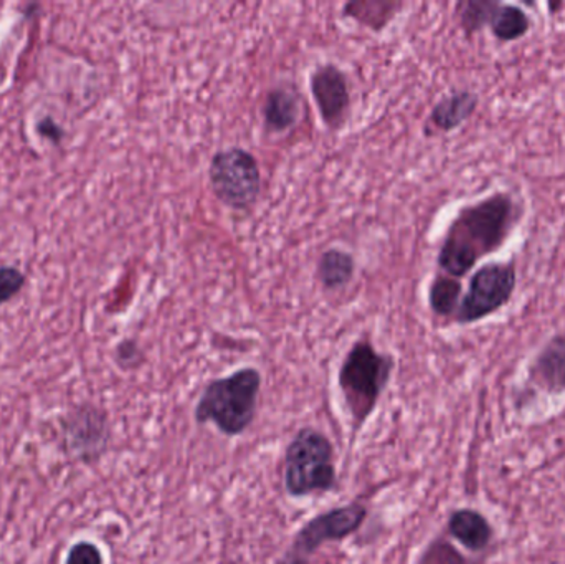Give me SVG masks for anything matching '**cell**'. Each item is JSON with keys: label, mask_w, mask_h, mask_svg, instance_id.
<instances>
[{"label": "cell", "mask_w": 565, "mask_h": 564, "mask_svg": "<svg viewBox=\"0 0 565 564\" xmlns=\"http://www.w3.org/2000/svg\"><path fill=\"white\" fill-rule=\"evenodd\" d=\"M520 217L521 207L508 192H494L460 209L438 251L441 274L458 280L467 277L481 258L503 247Z\"/></svg>", "instance_id": "6da1fadb"}, {"label": "cell", "mask_w": 565, "mask_h": 564, "mask_svg": "<svg viewBox=\"0 0 565 564\" xmlns=\"http://www.w3.org/2000/svg\"><path fill=\"white\" fill-rule=\"evenodd\" d=\"M262 373L257 368H241L228 376L211 381L195 406L198 424H214L224 436H242L257 416Z\"/></svg>", "instance_id": "7a4b0ae2"}, {"label": "cell", "mask_w": 565, "mask_h": 564, "mask_svg": "<svg viewBox=\"0 0 565 564\" xmlns=\"http://www.w3.org/2000/svg\"><path fill=\"white\" fill-rule=\"evenodd\" d=\"M394 370V357L381 353L367 337L359 338L345 353L339 368L338 386L355 430L374 413Z\"/></svg>", "instance_id": "3957f363"}, {"label": "cell", "mask_w": 565, "mask_h": 564, "mask_svg": "<svg viewBox=\"0 0 565 564\" xmlns=\"http://www.w3.org/2000/svg\"><path fill=\"white\" fill-rule=\"evenodd\" d=\"M282 483L292 499L332 492L338 487L334 447L326 434L315 427L296 433L285 450Z\"/></svg>", "instance_id": "277c9868"}, {"label": "cell", "mask_w": 565, "mask_h": 564, "mask_svg": "<svg viewBox=\"0 0 565 564\" xmlns=\"http://www.w3.org/2000/svg\"><path fill=\"white\" fill-rule=\"evenodd\" d=\"M209 184L222 204L234 211H248L262 194L260 164L247 149H221L212 156Z\"/></svg>", "instance_id": "5b68a950"}, {"label": "cell", "mask_w": 565, "mask_h": 564, "mask_svg": "<svg viewBox=\"0 0 565 564\" xmlns=\"http://www.w3.org/2000/svg\"><path fill=\"white\" fill-rule=\"evenodd\" d=\"M367 520V507L361 502L335 507L301 526L277 564H309L326 543L342 542L359 532Z\"/></svg>", "instance_id": "8992f818"}, {"label": "cell", "mask_w": 565, "mask_h": 564, "mask_svg": "<svg viewBox=\"0 0 565 564\" xmlns=\"http://www.w3.org/2000/svg\"><path fill=\"white\" fill-rule=\"evenodd\" d=\"M518 285L514 262H494L475 272L455 313L458 324H471L484 320L507 307Z\"/></svg>", "instance_id": "52a82bcc"}, {"label": "cell", "mask_w": 565, "mask_h": 564, "mask_svg": "<svg viewBox=\"0 0 565 564\" xmlns=\"http://www.w3.org/2000/svg\"><path fill=\"white\" fill-rule=\"evenodd\" d=\"M62 433L66 453L83 464L102 459L111 440L108 414L89 404L76 407L63 417Z\"/></svg>", "instance_id": "ba28073f"}, {"label": "cell", "mask_w": 565, "mask_h": 564, "mask_svg": "<svg viewBox=\"0 0 565 564\" xmlns=\"http://www.w3.org/2000/svg\"><path fill=\"white\" fill-rule=\"evenodd\" d=\"M309 89L326 128L339 131L348 121L351 109V92L344 70L335 63H321L309 75Z\"/></svg>", "instance_id": "9c48e42d"}, {"label": "cell", "mask_w": 565, "mask_h": 564, "mask_svg": "<svg viewBox=\"0 0 565 564\" xmlns=\"http://www.w3.org/2000/svg\"><path fill=\"white\" fill-rule=\"evenodd\" d=\"M531 383L547 394L565 393V333H557L541 348L530 366Z\"/></svg>", "instance_id": "30bf717a"}, {"label": "cell", "mask_w": 565, "mask_h": 564, "mask_svg": "<svg viewBox=\"0 0 565 564\" xmlns=\"http://www.w3.org/2000/svg\"><path fill=\"white\" fill-rule=\"evenodd\" d=\"M478 103L480 99H478L477 93L470 92V89H458V92L445 96L431 108L427 125H425V135L450 132L460 128L477 111Z\"/></svg>", "instance_id": "8fae6325"}, {"label": "cell", "mask_w": 565, "mask_h": 564, "mask_svg": "<svg viewBox=\"0 0 565 564\" xmlns=\"http://www.w3.org/2000/svg\"><path fill=\"white\" fill-rule=\"evenodd\" d=\"M264 126L268 132L280 135L295 128L301 115V96L288 85L275 86L265 96Z\"/></svg>", "instance_id": "7c38bea8"}, {"label": "cell", "mask_w": 565, "mask_h": 564, "mask_svg": "<svg viewBox=\"0 0 565 564\" xmlns=\"http://www.w3.org/2000/svg\"><path fill=\"white\" fill-rule=\"evenodd\" d=\"M448 533L470 552H484L493 542L494 530L483 513L471 509L455 510L448 519Z\"/></svg>", "instance_id": "4fadbf2b"}, {"label": "cell", "mask_w": 565, "mask_h": 564, "mask_svg": "<svg viewBox=\"0 0 565 564\" xmlns=\"http://www.w3.org/2000/svg\"><path fill=\"white\" fill-rule=\"evenodd\" d=\"M355 274L352 254L342 248H328L322 252L316 265V278L324 290L338 291L351 284Z\"/></svg>", "instance_id": "5bb4252c"}, {"label": "cell", "mask_w": 565, "mask_h": 564, "mask_svg": "<svg viewBox=\"0 0 565 564\" xmlns=\"http://www.w3.org/2000/svg\"><path fill=\"white\" fill-rule=\"evenodd\" d=\"M402 3L398 2H351L345 3L342 15L361 23L372 32H381L394 19Z\"/></svg>", "instance_id": "9a60e30c"}, {"label": "cell", "mask_w": 565, "mask_h": 564, "mask_svg": "<svg viewBox=\"0 0 565 564\" xmlns=\"http://www.w3.org/2000/svg\"><path fill=\"white\" fill-rule=\"evenodd\" d=\"M490 29L501 42H514L530 32V15L521 7L500 3L491 19Z\"/></svg>", "instance_id": "2e32d148"}, {"label": "cell", "mask_w": 565, "mask_h": 564, "mask_svg": "<svg viewBox=\"0 0 565 564\" xmlns=\"http://www.w3.org/2000/svg\"><path fill=\"white\" fill-rule=\"evenodd\" d=\"M461 280L458 278L448 277L445 274H438L431 280L430 288H428V305L430 310L437 317L450 318L455 317L461 301Z\"/></svg>", "instance_id": "e0dca14e"}, {"label": "cell", "mask_w": 565, "mask_h": 564, "mask_svg": "<svg viewBox=\"0 0 565 564\" xmlns=\"http://www.w3.org/2000/svg\"><path fill=\"white\" fill-rule=\"evenodd\" d=\"M500 2L493 0H465L457 6V17L465 33L480 32L493 19Z\"/></svg>", "instance_id": "ac0fdd59"}, {"label": "cell", "mask_w": 565, "mask_h": 564, "mask_svg": "<svg viewBox=\"0 0 565 564\" xmlns=\"http://www.w3.org/2000/svg\"><path fill=\"white\" fill-rule=\"evenodd\" d=\"M417 564H475L445 540H434L422 553Z\"/></svg>", "instance_id": "d6986e66"}, {"label": "cell", "mask_w": 565, "mask_h": 564, "mask_svg": "<svg viewBox=\"0 0 565 564\" xmlns=\"http://www.w3.org/2000/svg\"><path fill=\"white\" fill-rule=\"evenodd\" d=\"M65 564H105V556L98 545L83 540L68 550Z\"/></svg>", "instance_id": "ffe728a7"}, {"label": "cell", "mask_w": 565, "mask_h": 564, "mask_svg": "<svg viewBox=\"0 0 565 564\" xmlns=\"http://www.w3.org/2000/svg\"><path fill=\"white\" fill-rule=\"evenodd\" d=\"M25 285V275L15 267H0V307L12 300Z\"/></svg>", "instance_id": "44dd1931"}, {"label": "cell", "mask_w": 565, "mask_h": 564, "mask_svg": "<svg viewBox=\"0 0 565 564\" xmlns=\"http://www.w3.org/2000/svg\"><path fill=\"white\" fill-rule=\"evenodd\" d=\"M115 361L121 370H136L145 361V353L135 340H122L116 347Z\"/></svg>", "instance_id": "7402d4cb"}, {"label": "cell", "mask_w": 565, "mask_h": 564, "mask_svg": "<svg viewBox=\"0 0 565 564\" xmlns=\"http://www.w3.org/2000/svg\"><path fill=\"white\" fill-rule=\"evenodd\" d=\"M36 129H39V135L43 136V138L50 139L53 142L62 141L63 132L62 126L52 118H43L42 121L36 125Z\"/></svg>", "instance_id": "603a6c76"}]
</instances>
